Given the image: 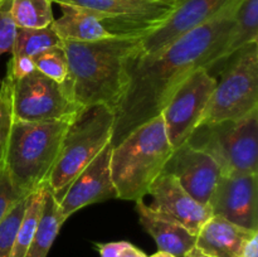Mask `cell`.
<instances>
[{"mask_svg": "<svg viewBox=\"0 0 258 257\" xmlns=\"http://www.w3.org/2000/svg\"><path fill=\"white\" fill-rule=\"evenodd\" d=\"M34 71V62L30 57H12V59L8 63V73H10L14 80L30 75Z\"/></svg>", "mask_w": 258, "mask_h": 257, "instance_id": "f1b7e54d", "label": "cell"}, {"mask_svg": "<svg viewBox=\"0 0 258 257\" xmlns=\"http://www.w3.org/2000/svg\"><path fill=\"white\" fill-rule=\"evenodd\" d=\"M33 62L35 70L39 71L42 75L47 76L58 85H66L68 78V60L62 44L38 53L33 57Z\"/></svg>", "mask_w": 258, "mask_h": 257, "instance_id": "cb8c5ba5", "label": "cell"}, {"mask_svg": "<svg viewBox=\"0 0 258 257\" xmlns=\"http://www.w3.org/2000/svg\"><path fill=\"white\" fill-rule=\"evenodd\" d=\"M217 81L201 123L241 120L258 110V47L247 45Z\"/></svg>", "mask_w": 258, "mask_h": 257, "instance_id": "52a82bcc", "label": "cell"}, {"mask_svg": "<svg viewBox=\"0 0 258 257\" xmlns=\"http://www.w3.org/2000/svg\"><path fill=\"white\" fill-rule=\"evenodd\" d=\"M173 151L161 115L140 125L112 146L111 176L117 199L136 202L145 198Z\"/></svg>", "mask_w": 258, "mask_h": 257, "instance_id": "3957f363", "label": "cell"}, {"mask_svg": "<svg viewBox=\"0 0 258 257\" xmlns=\"http://www.w3.org/2000/svg\"><path fill=\"white\" fill-rule=\"evenodd\" d=\"M3 3L9 5V14L17 28L39 29L54 20L50 0H5Z\"/></svg>", "mask_w": 258, "mask_h": 257, "instance_id": "44dd1931", "label": "cell"}, {"mask_svg": "<svg viewBox=\"0 0 258 257\" xmlns=\"http://www.w3.org/2000/svg\"><path fill=\"white\" fill-rule=\"evenodd\" d=\"M62 15L52 22V28L62 40L95 42L112 37L100 18L91 10L68 4H58Z\"/></svg>", "mask_w": 258, "mask_h": 257, "instance_id": "ac0fdd59", "label": "cell"}, {"mask_svg": "<svg viewBox=\"0 0 258 257\" xmlns=\"http://www.w3.org/2000/svg\"><path fill=\"white\" fill-rule=\"evenodd\" d=\"M17 27L9 14V5L7 3L0 4V55L12 53L14 45Z\"/></svg>", "mask_w": 258, "mask_h": 257, "instance_id": "4316f807", "label": "cell"}, {"mask_svg": "<svg viewBox=\"0 0 258 257\" xmlns=\"http://www.w3.org/2000/svg\"><path fill=\"white\" fill-rule=\"evenodd\" d=\"M115 112L107 105L83 107L73 117L60 144L57 161L48 178V188L59 199L76 176L111 143Z\"/></svg>", "mask_w": 258, "mask_h": 257, "instance_id": "5b68a950", "label": "cell"}, {"mask_svg": "<svg viewBox=\"0 0 258 257\" xmlns=\"http://www.w3.org/2000/svg\"><path fill=\"white\" fill-rule=\"evenodd\" d=\"M19 199H22V197L14 189L9 174L4 164H2L0 165V219Z\"/></svg>", "mask_w": 258, "mask_h": 257, "instance_id": "83f0119b", "label": "cell"}, {"mask_svg": "<svg viewBox=\"0 0 258 257\" xmlns=\"http://www.w3.org/2000/svg\"><path fill=\"white\" fill-rule=\"evenodd\" d=\"M12 107L15 120L32 122L71 120L83 108L72 101L63 86L37 70L18 80L12 77Z\"/></svg>", "mask_w": 258, "mask_h": 257, "instance_id": "9c48e42d", "label": "cell"}, {"mask_svg": "<svg viewBox=\"0 0 258 257\" xmlns=\"http://www.w3.org/2000/svg\"><path fill=\"white\" fill-rule=\"evenodd\" d=\"M111 154L112 144L110 143L76 176L58 199L60 214L64 221L83 207L117 198L111 176Z\"/></svg>", "mask_w": 258, "mask_h": 257, "instance_id": "4fadbf2b", "label": "cell"}, {"mask_svg": "<svg viewBox=\"0 0 258 257\" xmlns=\"http://www.w3.org/2000/svg\"><path fill=\"white\" fill-rule=\"evenodd\" d=\"M150 257H175V256H173V254H171V253H168V252L158 251V252H156V253L151 254Z\"/></svg>", "mask_w": 258, "mask_h": 257, "instance_id": "836d02e7", "label": "cell"}, {"mask_svg": "<svg viewBox=\"0 0 258 257\" xmlns=\"http://www.w3.org/2000/svg\"><path fill=\"white\" fill-rule=\"evenodd\" d=\"M186 143L209 154L223 175L258 173V110L241 120L198 125Z\"/></svg>", "mask_w": 258, "mask_h": 257, "instance_id": "8992f818", "label": "cell"}, {"mask_svg": "<svg viewBox=\"0 0 258 257\" xmlns=\"http://www.w3.org/2000/svg\"><path fill=\"white\" fill-rule=\"evenodd\" d=\"M72 120H13L3 164L22 198L47 185Z\"/></svg>", "mask_w": 258, "mask_h": 257, "instance_id": "277c9868", "label": "cell"}, {"mask_svg": "<svg viewBox=\"0 0 258 257\" xmlns=\"http://www.w3.org/2000/svg\"><path fill=\"white\" fill-rule=\"evenodd\" d=\"M238 5L181 35L159 54L150 57L141 52L131 59L127 87L113 108L112 146L160 115L171 95L190 73L199 68L211 71L217 65L234 25Z\"/></svg>", "mask_w": 258, "mask_h": 257, "instance_id": "6da1fadb", "label": "cell"}, {"mask_svg": "<svg viewBox=\"0 0 258 257\" xmlns=\"http://www.w3.org/2000/svg\"><path fill=\"white\" fill-rule=\"evenodd\" d=\"M64 222L58 206V199L47 185L39 222L25 257H47Z\"/></svg>", "mask_w": 258, "mask_h": 257, "instance_id": "ffe728a7", "label": "cell"}, {"mask_svg": "<svg viewBox=\"0 0 258 257\" xmlns=\"http://www.w3.org/2000/svg\"><path fill=\"white\" fill-rule=\"evenodd\" d=\"M62 44V39L53 30L52 25L39 29H24L17 28L12 57H30L38 53Z\"/></svg>", "mask_w": 258, "mask_h": 257, "instance_id": "7402d4cb", "label": "cell"}, {"mask_svg": "<svg viewBox=\"0 0 258 257\" xmlns=\"http://www.w3.org/2000/svg\"><path fill=\"white\" fill-rule=\"evenodd\" d=\"M252 43H258V0H242L236 10L234 25L217 65L228 60Z\"/></svg>", "mask_w": 258, "mask_h": 257, "instance_id": "d6986e66", "label": "cell"}, {"mask_svg": "<svg viewBox=\"0 0 258 257\" xmlns=\"http://www.w3.org/2000/svg\"><path fill=\"white\" fill-rule=\"evenodd\" d=\"M241 257H258V232H254L244 242Z\"/></svg>", "mask_w": 258, "mask_h": 257, "instance_id": "4dcf8cb0", "label": "cell"}, {"mask_svg": "<svg viewBox=\"0 0 258 257\" xmlns=\"http://www.w3.org/2000/svg\"><path fill=\"white\" fill-rule=\"evenodd\" d=\"M153 202L150 208L198 234L202 227L213 217L209 204L197 202L171 174L163 171L149 189Z\"/></svg>", "mask_w": 258, "mask_h": 257, "instance_id": "9a60e30c", "label": "cell"}, {"mask_svg": "<svg viewBox=\"0 0 258 257\" xmlns=\"http://www.w3.org/2000/svg\"><path fill=\"white\" fill-rule=\"evenodd\" d=\"M217 80L206 68H199L180 83L161 111L166 135L175 150L185 144L198 127Z\"/></svg>", "mask_w": 258, "mask_h": 257, "instance_id": "30bf717a", "label": "cell"}, {"mask_svg": "<svg viewBox=\"0 0 258 257\" xmlns=\"http://www.w3.org/2000/svg\"><path fill=\"white\" fill-rule=\"evenodd\" d=\"M120 257H148L144 253L141 249H139L138 247H135L134 244L128 243L127 246L123 248V251L121 252Z\"/></svg>", "mask_w": 258, "mask_h": 257, "instance_id": "1f68e13d", "label": "cell"}, {"mask_svg": "<svg viewBox=\"0 0 258 257\" xmlns=\"http://www.w3.org/2000/svg\"><path fill=\"white\" fill-rule=\"evenodd\" d=\"M3 2H5V0H2V3H3Z\"/></svg>", "mask_w": 258, "mask_h": 257, "instance_id": "e575fe53", "label": "cell"}, {"mask_svg": "<svg viewBox=\"0 0 258 257\" xmlns=\"http://www.w3.org/2000/svg\"><path fill=\"white\" fill-rule=\"evenodd\" d=\"M208 204L213 216L258 231V173L222 175Z\"/></svg>", "mask_w": 258, "mask_h": 257, "instance_id": "7c38bea8", "label": "cell"}, {"mask_svg": "<svg viewBox=\"0 0 258 257\" xmlns=\"http://www.w3.org/2000/svg\"><path fill=\"white\" fill-rule=\"evenodd\" d=\"M164 171L171 174L197 202L208 204L222 170L209 154L183 144L173 151Z\"/></svg>", "mask_w": 258, "mask_h": 257, "instance_id": "5bb4252c", "label": "cell"}, {"mask_svg": "<svg viewBox=\"0 0 258 257\" xmlns=\"http://www.w3.org/2000/svg\"><path fill=\"white\" fill-rule=\"evenodd\" d=\"M242 0H176L168 19L143 37V54H159L181 35L221 17Z\"/></svg>", "mask_w": 258, "mask_h": 257, "instance_id": "8fae6325", "label": "cell"}, {"mask_svg": "<svg viewBox=\"0 0 258 257\" xmlns=\"http://www.w3.org/2000/svg\"><path fill=\"white\" fill-rule=\"evenodd\" d=\"M254 232L213 216L197 234L196 248L209 257H241L244 242Z\"/></svg>", "mask_w": 258, "mask_h": 257, "instance_id": "e0dca14e", "label": "cell"}, {"mask_svg": "<svg viewBox=\"0 0 258 257\" xmlns=\"http://www.w3.org/2000/svg\"><path fill=\"white\" fill-rule=\"evenodd\" d=\"M0 3H2V0H0Z\"/></svg>", "mask_w": 258, "mask_h": 257, "instance_id": "d590c367", "label": "cell"}, {"mask_svg": "<svg viewBox=\"0 0 258 257\" xmlns=\"http://www.w3.org/2000/svg\"><path fill=\"white\" fill-rule=\"evenodd\" d=\"M68 60V78L63 86L81 107L107 105L113 108L128 82V66L143 52V37L112 35L95 42L62 40Z\"/></svg>", "mask_w": 258, "mask_h": 257, "instance_id": "7a4b0ae2", "label": "cell"}, {"mask_svg": "<svg viewBox=\"0 0 258 257\" xmlns=\"http://www.w3.org/2000/svg\"><path fill=\"white\" fill-rule=\"evenodd\" d=\"M139 221L156 242L159 251L168 252L175 257H186L196 247L197 236L174 219L150 208L144 199L136 201Z\"/></svg>", "mask_w": 258, "mask_h": 257, "instance_id": "2e32d148", "label": "cell"}, {"mask_svg": "<svg viewBox=\"0 0 258 257\" xmlns=\"http://www.w3.org/2000/svg\"><path fill=\"white\" fill-rule=\"evenodd\" d=\"M12 76L7 72L0 85V165L4 161L10 127L14 120L12 107Z\"/></svg>", "mask_w": 258, "mask_h": 257, "instance_id": "484cf974", "label": "cell"}, {"mask_svg": "<svg viewBox=\"0 0 258 257\" xmlns=\"http://www.w3.org/2000/svg\"><path fill=\"white\" fill-rule=\"evenodd\" d=\"M45 190H47V185L38 189L37 191L28 197L24 218H23L22 226L18 231L17 238L13 244L9 257H25V254H27L30 243H32L33 236H34V232L37 229L38 222H39L40 213H42Z\"/></svg>", "mask_w": 258, "mask_h": 257, "instance_id": "603a6c76", "label": "cell"}, {"mask_svg": "<svg viewBox=\"0 0 258 257\" xmlns=\"http://www.w3.org/2000/svg\"><path fill=\"white\" fill-rule=\"evenodd\" d=\"M28 197L19 199L0 219V257L10 256L18 231L24 218Z\"/></svg>", "mask_w": 258, "mask_h": 257, "instance_id": "d4e9b609", "label": "cell"}, {"mask_svg": "<svg viewBox=\"0 0 258 257\" xmlns=\"http://www.w3.org/2000/svg\"><path fill=\"white\" fill-rule=\"evenodd\" d=\"M130 242H108V243H97L96 248L100 252L101 257H120L121 252L123 251Z\"/></svg>", "mask_w": 258, "mask_h": 257, "instance_id": "f546056e", "label": "cell"}, {"mask_svg": "<svg viewBox=\"0 0 258 257\" xmlns=\"http://www.w3.org/2000/svg\"><path fill=\"white\" fill-rule=\"evenodd\" d=\"M186 257H209V256H207V254L202 253V252H199L198 249H197L196 247H194V249H193V251H191L190 253H189L188 256H186Z\"/></svg>", "mask_w": 258, "mask_h": 257, "instance_id": "d6a6232c", "label": "cell"}, {"mask_svg": "<svg viewBox=\"0 0 258 257\" xmlns=\"http://www.w3.org/2000/svg\"><path fill=\"white\" fill-rule=\"evenodd\" d=\"M91 10L115 35L145 37L160 27L176 0H50Z\"/></svg>", "mask_w": 258, "mask_h": 257, "instance_id": "ba28073f", "label": "cell"}]
</instances>
